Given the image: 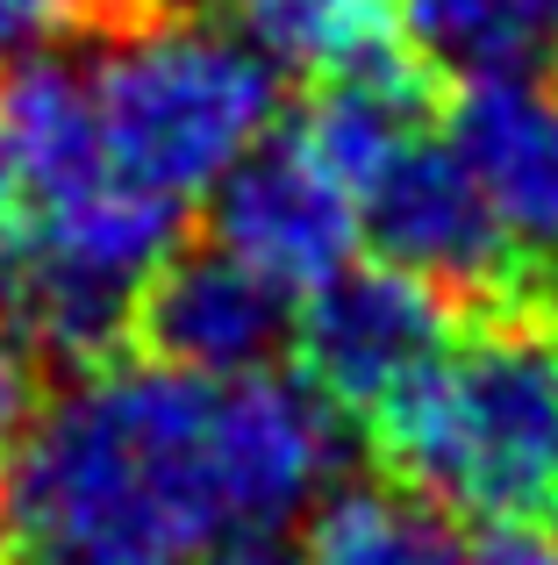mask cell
<instances>
[{
  "mask_svg": "<svg viewBox=\"0 0 558 565\" xmlns=\"http://www.w3.org/2000/svg\"><path fill=\"white\" fill-rule=\"evenodd\" d=\"M137 337L151 344L158 365H180L194 380H244L272 365V351L293 337V316L272 279H258L223 244H208L172 250V265L143 287Z\"/></svg>",
  "mask_w": 558,
  "mask_h": 565,
  "instance_id": "cell-9",
  "label": "cell"
},
{
  "mask_svg": "<svg viewBox=\"0 0 558 565\" xmlns=\"http://www.w3.org/2000/svg\"><path fill=\"white\" fill-rule=\"evenodd\" d=\"M186 8L244 36L279 72L308 79H330L401 43V0H186Z\"/></svg>",
  "mask_w": 558,
  "mask_h": 565,
  "instance_id": "cell-11",
  "label": "cell"
},
{
  "mask_svg": "<svg viewBox=\"0 0 558 565\" xmlns=\"http://www.w3.org/2000/svg\"><path fill=\"white\" fill-rule=\"evenodd\" d=\"M365 429L387 480L444 515L558 537V316L523 294L473 308L444 359Z\"/></svg>",
  "mask_w": 558,
  "mask_h": 565,
  "instance_id": "cell-2",
  "label": "cell"
},
{
  "mask_svg": "<svg viewBox=\"0 0 558 565\" xmlns=\"http://www.w3.org/2000/svg\"><path fill=\"white\" fill-rule=\"evenodd\" d=\"M14 236H22V180H14L8 151H0V258L14 250Z\"/></svg>",
  "mask_w": 558,
  "mask_h": 565,
  "instance_id": "cell-16",
  "label": "cell"
},
{
  "mask_svg": "<svg viewBox=\"0 0 558 565\" xmlns=\"http://www.w3.org/2000/svg\"><path fill=\"white\" fill-rule=\"evenodd\" d=\"M473 565H558V537L551 530H494V544Z\"/></svg>",
  "mask_w": 558,
  "mask_h": 565,
  "instance_id": "cell-15",
  "label": "cell"
},
{
  "mask_svg": "<svg viewBox=\"0 0 558 565\" xmlns=\"http://www.w3.org/2000/svg\"><path fill=\"white\" fill-rule=\"evenodd\" d=\"M115 22V0H0V65L57 57L65 43Z\"/></svg>",
  "mask_w": 558,
  "mask_h": 565,
  "instance_id": "cell-13",
  "label": "cell"
},
{
  "mask_svg": "<svg viewBox=\"0 0 558 565\" xmlns=\"http://www.w3.org/2000/svg\"><path fill=\"white\" fill-rule=\"evenodd\" d=\"M79 72L108 166L180 207L208 201L279 129V65L194 8L108 22Z\"/></svg>",
  "mask_w": 558,
  "mask_h": 565,
  "instance_id": "cell-3",
  "label": "cell"
},
{
  "mask_svg": "<svg viewBox=\"0 0 558 565\" xmlns=\"http://www.w3.org/2000/svg\"><path fill=\"white\" fill-rule=\"evenodd\" d=\"M444 137L516 244L523 301L558 316V86L530 79V65L459 79L444 100Z\"/></svg>",
  "mask_w": 558,
  "mask_h": 565,
  "instance_id": "cell-8",
  "label": "cell"
},
{
  "mask_svg": "<svg viewBox=\"0 0 558 565\" xmlns=\"http://www.w3.org/2000/svg\"><path fill=\"white\" fill-rule=\"evenodd\" d=\"M208 565H287V558H279L272 544H237V552H215Z\"/></svg>",
  "mask_w": 558,
  "mask_h": 565,
  "instance_id": "cell-17",
  "label": "cell"
},
{
  "mask_svg": "<svg viewBox=\"0 0 558 565\" xmlns=\"http://www.w3.org/2000/svg\"><path fill=\"white\" fill-rule=\"evenodd\" d=\"M523 8L537 14V29H545V36H558V0H523Z\"/></svg>",
  "mask_w": 558,
  "mask_h": 565,
  "instance_id": "cell-18",
  "label": "cell"
},
{
  "mask_svg": "<svg viewBox=\"0 0 558 565\" xmlns=\"http://www.w3.org/2000/svg\"><path fill=\"white\" fill-rule=\"evenodd\" d=\"M180 230V201L122 180L115 166L79 186L43 193V201H22L8 308L22 316L43 359L100 365L122 344V330H137V301L172 265Z\"/></svg>",
  "mask_w": 558,
  "mask_h": 565,
  "instance_id": "cell-4",
  "label": "cell"
},
{
  "mask_svg": "<svg viewBox=\"0 0 558 565\" xmlns=\"http://www.w3.org/2000/svg\"><path fill=\"white\" fill-rule=\"evenodd\" d=\"M293 565H473L459 515L401 480H336L308 509Z\"/></svg>",
  "mask_w": 558,
  "mask_h": 565,
  "instance_id": "cell-10",
  "label": "cell"
},
{
  "mask_svg": "<svg viewBox=\"0 0 558 565\" xmlns=\"http://www.w3.org/2000/svg\"><path fill=\"white\" fill-rule=\"evenodd\" d=\"M401 43L459 86L480 72H523L545 29L523 0H401Z\"/></svg>",
  "mask_w": 558,
  "mask_h": 565,
  "instance_id": "cell-12",
  "label": "cell"
},
{
  "mask_svg": "<svg viewBox=\"0 0 558 565\" xmlns=\"http://www.w3.org/2000/svg\"><path fill=\"white\" fill-rule=\"evenodd\" d=\"M358 222L379 258L430 279L459 308H494L523 294V258L508 244L502 215L487 207V193H480L473 166L444 137V122L408 137L358 186Z\"/></svg>",
  "mask_w": 558,
  "mask_h": 565,
  "instance_id": "cell-5",
  "label": "cell"
},
{
  "mask_svg": "<svg viewBox=\"0 0 558 565\" xmlns=\"http://www.w3.org/2000/svg\"><path fill=\"white\" fill-rule=\"evenodd\" d=\"M0 466V544L22 565H186L308 523L344 423L301 373L194 380L100 359L43 394Z\"/></svg>",
  "mask_w": 558,
  "mask_h": 565,
  "instance_id": "cell-1",
  "label": "cell"
},
{
  "mask_svg": "<svg viewBox=\"0 0 558 565\" xmlns=\"http://www.w3.org/2000/svg\"><path fill=\"white\" fill-rule=\"evenodd\" d=\"M215 201V244L258 279H272L287 301L315 294L358 258V193L351 180L301 137V129H272L223 186Z\"/></svg>",
  "mask_w": 558,
  "mask_h": 565,
  "instance_id": "cell-7",
  "label": "cell"
},
{
  "mask_svg": "<svg viewBox=\"0 0 558 565\" xmlns=\"http://www.w3.org/2000/svg\"><path fill=\"white\" fill-rule=\"evenodd\" d=\"M459 301L437 294L430 279L401 273V265L351 258L336 279L301 294L293 316V351H301V380L330 401L336 415L373 423L401 386H416L459 337Z\"/></svg>",
  "mask_w": 558,
  "mask_h": 565,
  "instance_id": "cell-6",
  "label": "cell"
},
{
  "mask_svg": "<svg viewBox=\"0 0 558 565\" xmlns=\"http://www.w3.org/2000/svg\"><path fill=\"white\" fill-rule=\"evenodd\" d=\"M43 394H51V386H43V351H36V337H29L22 316L0 301V451H8V444L22 437L29 423H36Z\"/></svg>",
  "mask_w": 558,
  "mask_h": 565,
  "instance_id": "cell-14",
  "label": "cell"
}]
</instances>
